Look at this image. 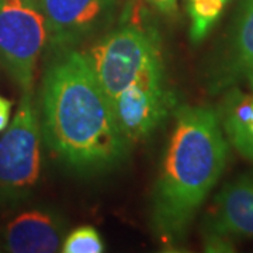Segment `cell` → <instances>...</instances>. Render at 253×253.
I'll return each mask as SVG.
<instances>
[{
  "mask_svg": "<svg viewBox=\"0 0 253 253\" xmlns=\"http://www.w3.org/2000/svg\"><path fill=\"white\" fill-rule=\"evenodd\" d=\"M207 234L253 238V172L224 186L214 200Z\"/></svg>",
  "mask_w": 253,
  "mask_h": 253,
  "instance_id": "9",
  "label": "cell"
},
{
  "mask_svg": "<svg viewBox=\"0 0 253 253\" xmlns=\"http://www.w3.org/2000/svg\"><path fill=\"white\" fill-rule=\"evenodd\" d=\"M41 124L33 94L23 93L17 113L0 138V197L20 200L41 173Z\"/></svg>",
  "mask_w": 253,
  "mask_h": 253,
  "instance_id": "4",
  "label": "cell"
},
{
  "mask_svg": "<svg viewBox=\"0 0 253 253\" xmlns=\"http://www.w3.org/2000/svg\"><path fill=\"white\" fill-rule=\"evenodd\" d=\"M66 232L63 218L49 210H28L10 221L4 231L6 249L13 253L61 251Z\"/></svg>",
  "mask_w": 253,
  "mask_h": 253,
  "instance_id": "8",
  "label": "cell"
},
{
  "mask_svg": "<svg viewBox=\"0 0 253 253\" xmlns=\"http://www.w3.org/2000/svg\"><path fill=\"white\" fill-rule=\"evenodd\" d=\"M162 11H172L176 7V0H151Z\"/></svg>",
  "mask_w": 253,
  "mask_h": 253,
  "instance_id": "15",
  "label": "cell"
},
{
  "mask_svg": "<svg viewBox=\"0 0 253 253\" xmlns=\"http://www.w3.org/2000/svg\"><path fill=\"white\" fill-rule=\"evenodd\" d=\"M10 113H11V101L0 96V132H3L9 126Z\"/></svg>",
  "mask_w": 253,
  "mask_h": 253,
  "instance_id": "14",
  "label": "cell"
},
{
  "mask_svg": "<svg viewBox=\"0 0 253 253\" xmlns=\"http://www.w3.org/2000/svg\"><path fill=\"white\" fill-rule=\"evenodd\" d=\"M46 40L40 0H0V62L23 93L33 91L37 62Z\"/></svg>",
  "mask_w": 253,
  "mask_h": 253,
  "instance_id": "3",
  "label": "cell"
},
{
  "mask_svg": "<svg viewBox=\"0 0 253 253\" xmlns=\"http://www.w3.org/2000/svg\"><path fill=\"white\" fill-rule=\"evenodd\" d=\"M61 251L63 253H101L104 252V244L93 226L82 225L63 239Z\"/></svg>",
  "mask_w": 253,
  "mask_h": 253,
  "instance_id": "13",
  "label": "cell"
},
{
  "mask_svg": "<svg viewBox=\"0 0 253 253\" xmlns=\"http://www.w3.org/2000/svg\"><path fill=\"white\" fill-rule=\"evenodd\" d=\"M229 0H187L190 16V38L200 42L217 24Z\"/></svg>",
  "mask_w": 253,
  "mask_h": 253,
  "instance_id": "12",
  "label": "cell"
},
{
  "mask_svg": "<svg viewBox=\"0 0 253 253\" xmlns=\"http://www.w3.org/2000/svg\"><path fill=\"white\" fill-rule=\"evenodd\" d=\"M110 101L128 144L151 135L173 106V94L166 86L162 58L154 61Z\"/></svg>",
  "mask_w": 253,
  "mask_h": 253,
  "instance_id": "6",
  "label": "cell"
},
{
  "mask_svg": "<svg viewBox=\"0 0 253 253\" xmlns=\"http://www.w3.org/2000/svg\"><path fill=\"white\" fill-rule=\"evenodd\" d=\"M246 79H248V82H249V86H251V89L253 90V71L248 76H246Z\"/></svg>",
  "mask_w": 253,
  "mask_h": 253,
  "instance_id": "16",
  "label": "cell"
},
{
  "mask_svg": "<svg viewBox=\"0 0 253 253\" xmlns=\"http://www.w3.org/2000/svg\"><path fill=\"white\" fill-rule=\"evenodd\" d=\"M40 6L45 16L49 42L66 49L109 21L114 0H40Z\"/></svg>",
  "mask_w": 253,
  "mask_h": 253,
  "instance_id": "7",
  "label": "cell"
},
{
  "mask_svg": "<svg viewBox=\"0 0 253 253\" xmlns=\"http://www.w3.org/2000/svg\"><path fill=\"white\" fill-rule=\"evenodd\" d=\"M253 71V0H245L236 21L231 52L225 66L226 78L248 76Z\"/></svg>",
  "mask_w": 253,
  "mask_h": 253,
  "instance_id": "11",
  "label": "cell"
},
{
  "mask_svg": "<svg viewBox=\"0 0 253 253\" xmlns=\"http://www.w3.org/2000/svg\"><path fill=\"white\" fill-rule=\"evenodd\" d=\"M40 124L46 146L76 172L109 170L129 146L87 58L71 48L46 68Z\"/></svg>",
  "mask_w": 253,
  "mask_h": 253,
  "instance_id": "1",
  "label": "cell"
},
{
  "mask_svg": "<svg viewBox=\"0 0 253 253\" xmlns=\"http://www.w3.org/2000/svg\"><path fill=\"white\" fill-rule=\"evenodd\" d=\"M228 141L253 161V94H231L221 117Z\"/></svg>",
  "mask_w": 253,
  "mask_h": 253,
  "instance_id": "10",
  "label": "cell"
},
{
  "mask_svg": "<svg viewBox=\"0 0 253 253\" xmlns=\"http://www.w3.org/2000/svg\"><path fill=\"white\" fill-rule=\"evenodd\" d=\"M228 139L215 111L181 106L155 183L151 228L159 242L177 249L189 226L224 172Z\"/></svg>",
  "mask_w": 253,
  "mask_h": 253,
  "instance_id": "2",
  "label": "cell"
},
{
  "mask_svg": "<svg viewBox=\"0 0 253 253\" xmlns=\"http://www.w3.org/2000/svg\"><path fill=\"white\" fill-rule=\"evenodd\" d=\"M84 56L100 86L113 100L162 54L155 33L124 26L99 40Z\"/></svg>",
  "mask_w": 253,
  "mask_h": 253,
  "instance_id": "5",
  "label": "cell"
}]
</instances>
